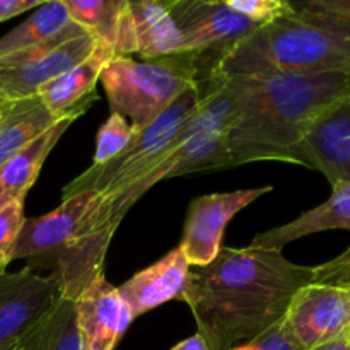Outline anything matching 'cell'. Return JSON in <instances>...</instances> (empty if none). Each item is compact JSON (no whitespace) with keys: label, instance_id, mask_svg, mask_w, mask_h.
I'll return each instance as SVG.
<instances>
[{"label":"cell","instance_id":"1","mask_svg":"<svg viewBox=\"0 0 350 350\" xmlns=\"http://www.w3.org/2000/svg\"><path fill=\"white\" fill-rule=\"evenodd\" d=\"M313 275L314 267L289 262L277 250L222 248L207 267L190 270L180 301L208 350H229L279 323Z\"/></svg>","mask_w":350,"mask_h":350},{"label":"cell","instance_id":"2","mask_svg":"<svg viewBox=\"0 0 350 350\" xmlns=\"http://www.w3.org/2000/svg\"><path fill=\"white\" fill-rule=\"evenodd\" d=\"M232 96L226 130L229 167L256 161L294 164V149L318 118L350 94V75L314 74L224 77Z\"/></svg>","mask_w":350,"mask_h":350},{"label":"cell","instance_id":"3","mask_svg":"<svg viewBox=\"0 0 350 350\" xmlns=\"http://www.w3.org/2000/svg\"><path fill=\"white\" fill-rule=\"evenodd\" d=\"M289 72L350 75V19L287 0L280 16L253 31L222 58L214 77Z\"/></svg>","mask_w":350,"mask_h":350},{"label":"cell","instance_id":"4","mask_svg":"<svg viewBox=\"0 0 350 350\" xmlns=\"http://www.w3.org/2000/svg\"><path fill=\"white\" fill-rule=\"evenodd\" d=\"M103 193L81 191L55 211L26 219L14 246V260H26L33 272L50 270L62 297L75 301L103 275L113 234L99 217Z\"/></svg>","mask_w":350,"mask_h":350},{"label":"cell","instance_id":"5","mask_svg":"<svg viewBox=\"0 0 350 350\" xmlns=\"http://www.w3.org/2000/svg\"><path fill=\"white\" fill-rule=\"evenodd\" d=\"M198 88L202 92L200 105L173 150L132 187L116 195H103L99 214L103 226L113 234L126 212L159 181L229 167L224 140L232 108L231 91L224 77H214Z\"/></svg>","mask_w":350,"mask_h":350},{"label":"cell","instance_id":"6","mask_svg":"<svg viewBox=\"0 0 350 350\" xmlns=\"http://www.w3.org/2000/svg\"><path fill=\"white\" fill-rule=\"evenodd\" d=\"M111 113L122 115L135 132L159 118L188 88L198 84L197 60L176 53L156 60L115 57L99 75Z\"/></svg>","mask_w":350,"mask_h":350},{"label":"cell","instance_id":"7","mask_svg":"<svg viewBox=\"0 0 350 350\" xmlns=\"http://www.w3.org/2000/svg\"><path fill=\"white\" fill-rule=\"evenodd\" d=\"M200 99L202 92L198 84L188 88L159 118L135 132L129 146L118 156L101 166L91 164L84 173L65 185L62 200L81 191L116 195L132 187L173 150L183 135L185 126L197 113Z\"/></svg>","mask_w":350,"mask_h":350},{"label":"cell","instance_id":"8","mask_svg":"<svg viewBox=\"0 0 350 350\" xmlns=\"http://www.w3.org/2000/svg\"><path fill=\"white\" fill-rule=\"evenodd\" d=\"M167 7L183 36L181 53L197 60L198 84L214 77L222 58L260 27L226 0H171Z\"/></svg>","mask_w":350,"mask_h":350},{"label":"cell","instance_id":"9","mask_svg":"<svg viewBox=\"0 0 350 350\" xmlns=\"http://www.w3.org/2000/svg\"><path fill=\"white\" fill-rule=\"evenodd\" d=\"M94 48L88 34L0 55V105L36 96L40 88L85 60Z\"/></svg>","mask_w":350,"mask_h":350},{"label":"cell","instance_id":"10","mask_svg":"<svg viewBox=\"0 0 350 350\" xmlns=\"http://www.w3.org/2000/svg\"><path fill=\"white\" fill-rule=\"evenodd\" d=\"M282 325L303 350L342 337L350 327V287L311 282L293 297Z\"/></svg>","mask_w":350,"mask_h":350},{"label":"cell","instance_id":"11","mask_svg":"<svg viewBox=\"0 0 350 350\" xmlns=\"http://www.w3.org/2000/svg\"><path fill=\"white\" fill-rule=\"evenodd\" d=\"M272 187L246 188V190L222 191L200 195L193 198L185 219L180 248L190 267H207L222 250L226 226L231 219L248 207L262 195L272 191Z\"/></svg>","mask_w":350,"mask_h":350},{"label":"cell","instance_id":"12","mask_svg":"<svg viewBox=\"0 0 350 350\" xmlns=\"http://www.w3.org/2000/svg\"><path fill=\"white\" fill-rule=\"evenodd\" d=\"M62 297L53 275L31 269L0 277V349L19 342Z\"/></svg>","mask_w":350,"mask_h":350},{"label":"cell","instance_id":"13","mask_svg":"<svg viewBox=\"0 0 350 350\" xmlns=\"http://www.w3.org/2000/svg\"><path fill=\"white\" fill-rule=\"evenodd\" d=\"M293 157L294 164L323 173L332 187L350 181V94L314 122Z\"/></svg>","mask_w":350,"mask_h":350},{"label":"cell","instance_id":"14","mask_svg":"<svg viewBox=\"0 0 350 350\" xmlns=\"http://www.w3.org/2000/svg\"><path fill=\"white\" fill-rule=\"evenodd\" d=\"M74 306L82 350H113L135 320L105 273L89 284Z\"/></svg>","mask_w":350,"mask_h":350},{"label":"cell","instance_id":"15","mask_svg":"<svg viewBox=\"0 0 350 350\" xmlns=\"http://www.w3.org/2000/svg\"><path fill=\"white\" fill-rule=\"evenodd\" d=\"M113 58L115 55L111 50L96 44L85 60L46 82L36 96L55 118L77 120L98 99L96 84L99 82L103 68Z\"/></svg>","mask_w":350,"mask_h":350},{"label":"cell","instance_id":"16","mask_svg":"<svg viewBox=\"0 0 350 350\" xmlns=\"http://www.w3.org/2000/svg\"><path fill=\"white\" fill-rule=\"evenodd\" d=\"M190 275V263L181 248H174L118 287L120 296L137 318L173 299H181Z\"/></svg>","mask_w":350,"mask_h":350},{"label":"cell","instance_id":"17","mask_svg":"<svg viewBox=\"0 0 350 350\" xmlns=\"http://www.w3.org/2000/svg\"><path fill=\"white\" fill-rule=\"evenodd\" d=\"M68 16L77 23L98 46L113 51L115 57L137 55L135 29L129 0H62Z\"/></svg>","mask_w":350,"mask_h":350},{"label":"cell","instance_id":"18","mask_svg":"<svg viewBox=\"0 0 350 350\" xmlns=\"http://www.w3.org/2000/svg\"><path fill=\"white\" fill-rule=\"evenodd\" d=\"M332 229L350 231V181L334 185L327 202L304 212L294 221L256 234L250 246L282 252L284 246L296 239Z\"/></svg>","mask_w":350,"mask_h":350},{"label":"cell","instance_id":"19","mask_svg":"<svg viewBox=\"0 0 350 350\" xmlns=\"http://www.w3.org/2000/svg\"><path fill=\"white\" fill-rule=\"evenodd\" d=\"M81 36H88V33L70 19L64 2L51 0L31 10L24 23L0 38V55Z\"/></svg>","mask_w":350,"mask_h":350},{"label":"cell","instance_id":"20","mask_svg":"<svg viewBox=\"0 0 350 350\" xmlns=\"http://www.w3.org/2000/svg\"><path fill=\"white\" fill-rule=\"evenodd\" d=\"M74 122L75 120L72 118L60 120L57 125L51 126L48 132L38 137L12 159L0 166V208L12 202L26 200L27 191L40 176L48 154L53 150L60 137Z\"/></svg>","mask_w":350,"mask_h":350},{"label":"cell","instance_id":"21","mask_svg":"<svg viewBox=\"0 0 350 350\" xmlns=\"http://www.w3.org/2000/svg\"><path fill=\"white\" fill-rule=\"evenodd\" d=\"M130 14L135 29L137 55L142 60H156L183 51V36L171 16L167 2H130Z\"/></svg>","mask_w":350,"mask_h":350},{"label":"cell","instance_id":"22","mask_svg":"<svg viewBox=\"0 0 350 350\" xmlns=\"http://www.w3.org/2000/svg\"><path fill=\"white\" fill-rule=\"evenodd\" d=\"M60 122L38 96L0 105V166Z\"/></svg>","mask_w":350,"mask_h":350},{"label":"cell","instance_id":"23","mask_svg":"<svg viewBox=\"0 0 350 350\" xmlns=\"http://www.w3.org/2000/svg\"><path fill=\"white\" fill-rule=\"evenodd\" d=\"M19 344L23 350H82L74 301L60 297Z\"/></svg>","mask_w":350,"mask_h":350},{"label":"cell","instance_id":"24","mask_svg":"<svg viewBox=\"0 0 350 350\" xmlns=\"http://www.w3.org/2000/svg\"><path fill=\"white\" fill-rule=\"evenodd\" d=\"M135 135L133 126L118 113H111L109 118L103 123L96 139V152L92 164L101 166L108 163L113 157L118 156L123 149L130 144V140Z\"/></svg>","mask_w":350,"mask_h":350},{"label":"cell","instance_id":"25","mask_svg":"<svg viewBox=\"0 0 350 350\" xmlns=\"http://www.w3.org/2000/svg\"><path fill=\"white\" fill-rule=\"evenodd\" d=\"M24 221V202L17 200L0 208V277L5 273L12 262L14 246H16Z\"/></svg>","mask_w":350,"mask_h":350},{"label":"cell","instance_id":"26","mask_svg":"<svg viewBox=\"0 0 350 350\" xmlns=\"http://www.w3.org/2000/svg\"><path fill=\"white\" fill-rule=\"evenodd\" d=\"M236 12L243 14L258 26L270 23L287 9V0H226Z\"/></svg>","mask_w":350,"mask_h":350},{"label":"cell","instance_id":"27","mask_svg":"<svg viewBox=\"0 0 350 350\" xmlns=\"http://www.w3.org/2000/svg\"><path fill=\"white\" fill-rule=\"evenodd\" d=\"M229 350H303L293 338L289 337V334L284 328L282 320L279 323H275L273 327H270L269 330L263 332L258 337L252 338V340L245 342V344H239L236 347Z\"/></svg>","mask_w":350,"mask_h":350},{"label":"cell","instance_id":"28","mask_svg":"<svg viewBox=\"0 0 350 350\" xmlns=\"http://www.w3.org/2000/svg\"><path fill=\"white\" fill-rule=\"evenodd\" d=\"M313 284L350 287V246L337 258L314 267Z\"/></svg>","mask_w":350,"mask_h":350},{"label":"cell","instance_id":"29","mask_svg":"<svg viewBox=\"0 0 350 350\" xmlns=\"http://www.w3.org/2000/svg\"><path fill=\"white\" fill-rule=\"evenodd\" d=\"M296 5L350 19V0H293Z\"/></svg>","mask_w":350,"mask_h":350},{"label":"cell","instance_id":"30","mask_svg":"<svg viewBox=\"0 0 350 350\" xmlns=\"http://www.w3.org/2000/svg\"><path fill=\"white\" fill-rule=\"evenodd\" d=\"M43 0H0V23L40 7Z\"/></svg>","mask_w":350,"mask_h":350},{"label":"cell","instance_id":"31","mask_svg":"<svg viewBox=\"0 0 350 350\" xmlns=\"http://www.w3.org/2000/svg\"><path fill=\"white\" fill-rule=\"evenodd\" d=\"M171 350H208V345L205 342V338L197 332L195 335H191V337L185 338L180 344L174 345Z\"/></svg>","mask_w":350,"mask_h":350},{"label":"cell","instance_id":"32","mask_svg":"<svg viewBox=\"0 0 350 350\" xmlns=\"http://www.w3.org/2000/svg\"><path fill=\"white\" fill-rule=\"evenodd\" d=\"M311 350H350V340H349L347 334H345V335H342V337L335 338V340L328 342V344L318 345V347H314Z\"/></svg>","mask_w":350,"mask_h":350},{"label":"cell","instance_id":"33","mask_svg":"<svg viewBox=\"0 0 350 350\" xmlns=\"http://www.w3.org/2000/svg\"><path fill=\"white\" fill-rule=\"evenodd\" d=\"M0 350H23V347H21L19 342H16V344H10V345H7V347H3Z\"/></svg>","mask_w":350,"mask_h":350},{"label":"cell","instance_id":"34","mask_svg":"<svg viewBox=\"0 0 350 350\" xmlns=\"http://www.w3.org/2000/svg\"><path fill=\"white\" fill-rule=\"evenodd\" d=\"M347 337H349V340H350V327H349V332H347Z\"/></svg>","mask_w":350,"mask_h":350}]
</instances>
